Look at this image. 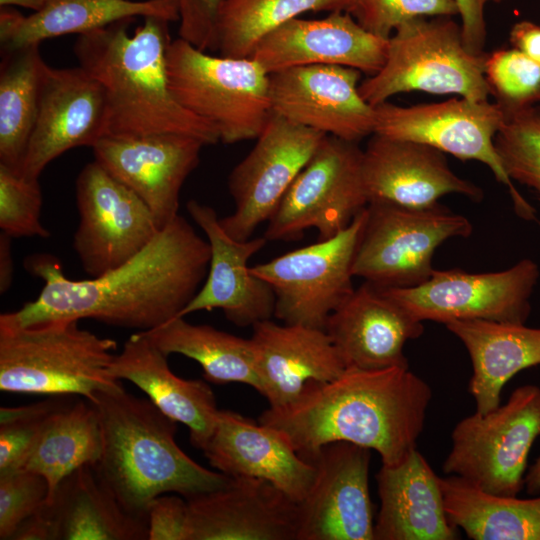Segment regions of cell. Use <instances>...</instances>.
Here are the masks:
<instances>
[{
  "mask_svg": "<svg viewBox=\"0 0 540 540\" xmlns=\"http://www.w3.org/2000/svg\"><path fill=\"white\" fill-rule=\"evenodd\" d=\"M209 261L207 239L181 215L137 255L97 277L72 280L56 257L34 254L24 266L43 281V287L35 300L2 313L0 322L30 326L94 319L148 331L179 316L203 284Z\"/></svg>",
  "mask_w": 540,
  "mask_h": 540,
  "instance_id": "1",
  "label": "cell"
},
{
  "mask_svg": "<svg viewBox=\"0 0 540 540\" xmlns=\"http://www.w3.org/2000/svg\"><path fill=\"white\" fill-rule=\"evenodd\" d=\"M431 399L429 384L409 368H346L333 380L309 383L293 402L267 408L258 421L305 460L345 441L375 450L382 465L394 466L417 449Z\"/></svg>",
  "mask_w": 540,
  "mask_h": 540,
  "instance_id": "2",
  "label": "cell"
},
{
  "mask_svg": "<svg viewBox=\"0 0 540 540\" xmlns=\"http://www.w3.org/2000/svg\"><path fill=\"white\" fill-rule=\"evenodd\" d=\"M143 19L132 35L128 29L135 19H125L78 35L74 43L79 66L104 87L106 136L181 134L204 145L220 142L216 128L181 105L170 89V21Z\"/></svg>",
  "mask_w": 540,
  "mask_h": 540,
  "instance_id": "3",
  "label": "cell"
},
{
  "mask_svg": "<svg viewBox=\"0 0 540 540\" xmlns=\"http://www.w3.org/2000/svg\"><path fill=\"white\" fill-rule=\"evenodd\" d=\"M102 430V454L94 469L123 508L147 519L150 502L176 493L185 499L223 487L229 476L192 460L176 443L177 422L149 398L124 386L89 399Z\"/></svg>",
  "mask_w": 540,
  "mask_h": 540,
  "instance_id": "4",
  "label": "cell"
},
{
  "mask_svg": "<svg viewBox=\"0 0 540 540\" xmlns=\"http://www.w3.org/2000/svg\"><path fill=\"white\" fill-rule=\"evenodd\" d=\"M117 342L54 320L30 326L0 322V390L91 399L123 387L109 373Z\"/></svg>",
  "mask_w": 540,
  "mask_h": 540,
  "instance_id": "5",
  "label": "cell"
},
{
  "mask_svg": "<svg viewBox=\"0 0 540 540\" xmlns=\"http://www.w3.org/2000/svg\"><path fill=\"white\" fill-rule=\"evenodd\" d=\"M485 58L466 49L461 26L451 17L414 18L396 28L383 66L360 82L359 92L372 106L411 91L488 101Z\"/></svg>",
  "mask_w": 540,
  "mask_h": 540,
  "instance_id": "6",
  "label": "cell"
},
{
  "mask_svg": "<svg viewBox=\"0 0 540 540\" xmlns=\"http://www.w3.org/2000/svg\"><path fill=\"white\" fill-rule=\"evenodd\" d=\"M167 71L175 98L211 123L220 142L256 139L272 115L270 74L251 57L214 56L177 38L168 49Z\"/></svg>",
  "mask_w": 540,
  "mask_h": 540,
  "instance_id": "7",
  "label": "cell"
},
{
  "mask_svg": "<svg viewBox=\"0 0 540 540\" xmlns=\"http://www.w3.org/2000/svg\"><path fill=\"white\" fill-rule=\"evenodd\" d=\"M540 436V387L516 388L504 405L463 418L451 434L443 471L497 496H518Z\"/></svg>",
  "mask_w": 540,
  "mask_h": 540,
  "instance_id": "8",
  "label": "cell"
},
{
  "mask_svg": "<svg viewBox=\"0 0 540 540\" xmlns=\"http://www.w3.org/2000/svg\"><path fill=\"white\" fill-rule=\"evenodd\" d=\"M472 229L466 217L440 204L411 209L369 203L353 275L380 289L420 285L435 270V250L450 238L468 237Z\"/></svg>",
  "mask_w": 540,
  "mask_h": 540,
  "instance_id": "9",
  "label": "cell"
},
{
  "mask_svg": "<svg viewBox=\"0 0 540 540\" xmlns=\"http://www.w3.org/2000/svg\"><path fill=\"white\" fill-rule=\"evenodd\" d=\"M368 205L363 150L357 142L326 135L268 220V241H296L308 229L319 240L347 228Z\"/></svg>",
  "mask_w": 540,
  "mask_h": 540,
  "instance_id": "10",
  "label": "cell"
},
{
  "mask_svg": "<svg viewBox=\"0 0 540 540\" xmlns=\"http://www.w3.org/2000/svg\"><path fill=\"white\" fill-rule=\"evenodd\" d=\"M365 220L366 208L335 236L251 267L274 293L275 317L324 329L330 314L355 289L353 261Z\"/></svg>",
  "mask_w": 540,
  "mask_h": 540,
  "instance_id": "11",
  "label": "cell"
},
{
  "mask_svg": "<svg viewBox=\"0 0 540 540\" xmlns=\"http://www.w3.org/2000/svg\"><path fill=\"white\" fill-rule=\"evenodd\" d=\"M374 110V133L426 144L461 160L482 162L507 186L518 215L534 219V209L515 189L494 146L504 119L497 103L461 97L403 107L386 101Z\"/></svg>",
  "mask_w": 540,
  "mask_h": 540,
  "instance_id": "12",
  "label": "cell"
},
{
  "mask_svg": "<svg viewBox=\"0 0 540 540\" xmlns=\"http://www.w3.org/2000/svg\"><path fill=\"white\" fill-rule=\"evenodd\" d=\"M539 274L536 262L523 259L498 272L434 270L420 285L381 290L422 322L481 319L525 324Z\"/></svg>",
  "mask_w": 540,
  "mask_h": 540,
  "instance_id": "13",
  "label": "cell"
},
{
  "mask_svg": "<svg viewBox=\"0 0 540 540\" xmlns=\"http://www.w3.org/2000/svg\"><path fill=\"white\" fill-rule=\"evenodd\" d=\"M76 203L79 224L73 248L89 277L125 263L160 231L145 202L95 160L77 176Z\"/></svg>",
  "mask_w": 540,
  "mask_h": 540,
  "instance_id": "14",
  "label": "cell"
},
{
  "mask_svg": "<svg viewBox=\"0 0 540 540\" xmlns=\"http://www.w3.org/2000/svg\"><path fill=\"white\" fill-rule=\"evenodd\" d=\"M325 136L272 113L251 151L229 175L234 210L219 219L225 232L245 241L268 222Z\"/></svg>",
  "mask_w": 540,
  "mask_h": 540,
  "instance_id": "15",
  "label": "cell"
},
{
  "mask_svg": "<svg viewBox=\"0 0 540 540\" xmlns=\"http://www.w3.org/2000/svg\"><path fill=\"white\" fill-rule=\"evenodd\" d=\"M371 449L336 441L307 459L313 483L297 503L296 540H374L369 493Z\"/></svg>",
  "mask_w": 540,
  "mask_h": 540,
  "instance_id": "16",
  "label": "cell"
},
{
  "mask_svg": "<svg viewBox=\"0 0 540 540\" xmlns=\"http://www.w3.org/2000/svg\"><path fill=\"white\" fill-rule=\"evenodd\" d=\"M361 71L339 65L298 66L269 75L273 114L325 135L358 142L374 133V106L359 92Z\"/></svg>",
  "mask_w": 540,
  "mask_h": 540,
  "instance_id": "17",
  "label": "cell"
},
{
  "mask_svg": "<svg viewBox=\"0 0 540 540\" xmlns=\"http://www.w3.org/2000/svg\"><path fill=\"white\" fill-rule=\"evenodd\" d=\"M104 87L81 66L48 67L36 122L20 174L38 179L47 165L76 147L106 136Z\"/></svg>",
  "mask_w": 540,
  "mask_h": 540,
  "instance_id": "18",
  "label": "cell"
},
{
  "mask_svg": "<svg viewBox=\"0 0 540 540\" xmlns=\"http://www.w3.org/2000/svg\"><path fill=\"white\" fill-rule=\"evenodd\" d=\"M203 146L187 135L153 134L104 136L92 150L96 162L145 202L162 230L179 215L182 186Z\"/></svg>",
  "mask_w": 540,
  "mask_h": 540,
  "instance_id": "19",
  "label": "cell"
},
{
  "mask_svg": "<svg viewBox=\"0 0 540 540\" xmlns=\"http://www.w3.org/2000/svg\"><path fill=\"white\" fill-rule=\"evenodd\" d=\"M186 210L206 236L210 261L203 284L178 317L220 309L238 327L270 319L274 315V293L248 265L268 240L264 236L245 241L232 238L220 225L215 209L197 200L188 201Z\"/></svg>",
  "mask_w": 540,
  "mask_h": 540,
  "instance_id": "20",
  "label": "cell"
},
{
  "mask_svg": "<svg viewBox=\"0 0 540 540\" xmlns=\"http://www.w3.org/2000/svg\"><path fill=\"white\" fill-rule=\"evenodd\" d=\"M363 150V181L369 203H387L411 209L439 204L444 195L457 193L473 200L482 191L457 176L444 153L426 144L376 133Z\"/></svg>",
  "mask_w": 540,
  "mask_h": 540,
  "instance_id": "21",
  "label": "cell"
},
{
  "mask_svg": "<svg viewBox=\"0 0 540 540\" xmlns=\"http://www.w3.org/2000/svg\"><path fill=\"white\" fill-rule=\"evenodd\" d=\"M186 500L188 540H296L297 503L265 480L229 477Z\"/></svg>",
  "mask_w": 540,
  "mask_h": 540,
  "instance_id": "22",
  "label": "cell"
},
{
  "mask_svg": "<svg viewBox=\"0 0 540 540\" xmlns=\"http://www.w3.org/2000/svg\"><path fill=\"white\" fill-rule=\"evenodd\" d=\"M388 40L364 29L351 14L292 19L264 37L251 58L268 74L308 65H339L370 76L383 66Z\"/></svg>",
  "mask_w": 540,
  "mask_h": 540,
  "instance_id": "23",
  "label": "cell"
},
{
  "mask_svg": "<svg viewBox=\"0 0 540 540\" xmlns=\"http://www.w3.org/2000/svg\"><path fill=\"white\" fill-rule=\"evenodd\" d=\"M346 368H409L408 340L419 337L422 321L381 289L365 282L330 314L324 327Z\"/></svg>",
  "mask_w": 540,
  "mask_h": 540,
  "instance_id": "24",
  "label": "cell"
},
{
  "mask_svg": "<svg viewBox=\"0 0 540 540\" xmlns=\"http://www.w3.org/2000/svg\"><path fill=\"white\" fill-rule=\"evenodd\" d=\"M202 451L219 472L265 480L296 503L306 496L315 476L314 466L277 430L230 410H219Z\"/></svg>",
  "mask_w": 540,
  "mask_h": 540,
  "instance_id": "25",
  "label": "cell"
},
{
  "mask_svg": "<svg viewBox=\"0 0 540 540\" xmlns=\"http://www.w3.org/2000/svg\"><path fill=\"white\" fill-rule=\"evenodd\" d=\"M250 338L260 394L277 408L293 402L311 382H327L346 369L325 329L277 324L270 319L253 326Z\"/></svg>",
  "mask_w": 540,
  "mask_h": 540,
  "instance_id": "26",
  "label": "cell"
},
{
  "mask_svg": "<svg viewBox=\"0 0 540 540\" xmlns=\"http://www.w3.org/2000/svg\"><path fill=\"white\" fill-rule=\"evenodd\" d=\"M160 350L143 332L132 334L116 353L109 373L145 392L165 415L189 430L192 445L203 450L215 428L219 410L215 395L201 380L175 375Z\"/></svg>",
  "mask_w": 540,
  "mask_h": 540,
  "instance_id": "27",
  "label": "cell"
},
{
  "mask_svg": "<svg viewBox=\"0 0 540 540\" xmlns=\"http://www.w3.org/2000/svg\"><path fill=\"white\" fill-rule=\"evenodd\" d=\"M380 509L374 540H454L440 477L415 449L401 463L382 465L376 474Z\"/></svg>",
  "mask_w": 540,
  "mask_h": 540,
  "instance_id": "28",
  "label": "cell"
},
{
  "mask_svg": "<svg viewBox=\"0 0 540 540\" xmlns=\"http://www.w3.org/2000/svg\"><path fill=\"white\" fill-rule=\"evenodd\" d=\"M158 16L179 20L177 0H47L28 16L12 7L0 9L1 53L67 34H85L112 23Z\"/></svg>",
  "mask_w": 540,
  "mask_h": 540,
  "instance_id": "29",
  "label": "cell"
},
{
  "mask_svg": "<svg viewBox=\"0 0 540 540\" xmlns=\"http://www.w3.org/2000/svg\"><path fill=\"white\" fill-rule=\"evenodd\" d=\"M445 326L470 356L469 392L478 413L499 407L506 383L518 372L540 365V328L481 319L456 320Z\"/></svg>",
  "mask_w": 540,
  "mask_h": 540,
  "instance_id": "30",
  "label": "cell"
},
{
  "mask_svg": "<svg viewBox=\"0 0 540 540\" xmlns=\"http://www.w3.org/2000/svg\"><path fill=\"white\" fill-rule=\"evenodd\" d=\"M56 540H144L147 519L127 512L85 465L65 477L46 503Z\"/></svg>",
  "mask_w": 540,
  "mask_h": 540,
  "instance_id": "31",
  "label": "cell"
},
{
  "mask_svg": "<svg viewBox=\"0 0 540 540\" xmlns=\"http://www.w3.org/2000/svg\"><path fill=\"white\" fill-rule=\"evenodd\" d=\"M102 444L96 408L86 398L71 396L45 419L21 469L47 480L49 501L65 477L82 466L97 464Z\"/></svg>",
  "mask_w": 540,
  "mask_h": 540,
  "instance_id": "32",
  "label": "cell"
},
{
  "mask_svg": "<svg viewBox=\"0 0 540 540\" xmlns=\"http://www.w3.org/2000/svg\"><path fill=\"white\" fill-rule=\"evenodd\" d=\"M449 521L473 540H540V496L486 493L461 477H440Z\"/></svg>",
  "mask_w": 540,
  "mask_h": 540,
  "instance_id": "33",
  "label": "cell"
},
{
  "mask_svg": "<svg viewBox=\"0 0 540 540\" xmlns=\"http://www.w3.org/2000/svg\"><path fill=\"white\" fill-rule=\"evenodd\" d=\"M141 332L166 355L181 354L198 362L207 381L247 384L261 392L250 339L207 324H192L184 317Z\"/></svg>",
  "mask_w": 540,
  "mask_h": 540,
  "instance_id": "34",
  "label": "cell"
},
{
  "mask_svg": "<svg viewBox=\"0 0 540 540\" xmlns=\"http://www.w3.org/2000/svg\"><path fill=\"white\" fill-rule=\"evenodd\" d=\"M40 44L2 52L0 65V164L20 172L36 122L48 65Z\"/></svg>",
  "mask_w": 540,
  "mask_h": 540,
  "instance_id": "35",
  "label": "cell"
},
{
  "mask_svg": "<svg viewBox=\"0 0 540 540\" xmlns=\"http://www.w3.org/2000/svg\"><path fill=\"white\" fill-rule=\"evenodd\" d=\"M354 0H225L217 22V51L230 58L250 57L258 43L307 12H348Z\"/></svg>",
  "mask_w": 540,
  "mask_h": 540,
  "instance_id": "36",
  "label": "cell"
},
{
  "mask_svg": "<svg viewBox=\"0 0 540 540\" xmlns=\"http://www.w3.org/2000/svg\"><path fill=\"white\" fill-rule=\"evenodd\" d=\"M494 146L507 176L536 191L540 201V106L503 111Z\"/></svg>",
  "mask_w": 540,
  "mask_h": 540,
  "instance_id": "37",
  "label": "cell"
},
{
  "mask_svg": "<svg viewBox=\"0 0 540 540\" xmlns=\"http://www.w3.org/2000/svg\"><path fill=\"white\" fill-rule=\"evenodd\" d=\"M485 79L503 111L540 102V64L518 49H499L486 54Z\"/></svg>",
  "mask_w": 540,
  "mask_h": 540,
  "instance_id": "38",
  "label": "cell"
},
{
  "mask_svg": "<svg viewBox=\"0 0 540 540\" xmlns=\"http://www.w3.org/2000/svg\"><path fill=\"white\" fill-rule=\"evenodd\" d=\"M43 197L38 179L0 164V228L12 238L50 237L41 222Z\"/></svg>",
  "mask_w": 540,
  "mask_h": 540,
  "instance_id": "39",
  "label": "cell"
},
{
  "mask_svg": "<svg viewBox=\"0 0 540 540\" xmlns=\"http://www.w3.org/2000/svg\"><path fill=\"white\" fill-rule=\"evenodd\" d=\"M72 395H57L37 403L1 407L0 475L21 469L48 415Z\"/></svg>",
  "mask_w": 540,
  "mask_h": 540,
  "instance_id": "40",
  "label": "cell"
},
{
  "mask_svg": "<svg viewBox=\"0 0 540 540\" xmlns=\"http://www.w3.org/2000/svg\"><path fill=\"white\" fill-rule=\"evenodd\" d=\"M349 14L367 31L388 40L401 24L418 17L459 15L455 0H354Z\"/></svg>",
  "mask_w": 540,
  "mask_h": 540,
  "instance_id": "41",
  "label": "cell"
},
{
  "mask_svg": "<svg viewBox=\"0 0 540 540\" xmlns=\"http://www.w3.org/2000/svg\"><path fill=\"white\" fill-rule=\"evenodd\" d=\"M49 485L40 474L18 469L0 475V539L11 540L19 525L48 501Z\"/></svg>",
  "mask_w": 540,
  "mask_h": 540,
  "instance_id": "42",
  "label": "cell"
},
{
  "mask_svg": "<svg viewBox=\"0 0 540 540\" xmlns=\"http://www.w3.org/2000/svg\"><path fill=\"white\" fill-rule=\"evenodd\" d=\"M225 0H177L179 38L202 51H217V22Z\"/></svg>",
  "mask_w": 540,
  "mask_h": 540,
  "instance_id": "43",
  "label": "cell"
},
{
  "mask_svg": "<svg viewBox=\"0 0 540 540\" xmlns=\"http://www.w3.org/2000/svg\"><path fill=\"white\" fill-rule=\"evenodd\" d=\"M148 540H188V502L180 495L155 497L147 510Z\"/></svg>",
  "mask_w": 540,
  "mask_h": 540,
  "instance_id": "44",
  "label": "cell"
},
{
  "mask_svg": "<svg viewBox=\"0 0 540 540\" xmlns=\"http://www.w3.org/2000/svg\"><path fill=\"white\" fill-rule=\"evenodd\" d=\"M461 17L462 40L466 49L476 55L483 54L486 41L485 6L488 2L503 0H455Z\"/></svg>",
  "mask_w": 540,
  "mask_h": 540,
  "instance_id": "45",
  "label": "cell"
},
{
  "mask_svg": "<svg viewBox=\"0 0 540 540\" xmlns=\"http://www.w3.org/2000/svg\"><path fill=\"white\" fill-rule=\"evenodd\" d=\"M11 540H56L54 524L46 504L19 525Z\"/></svg>",
  "mask_w": 540,
  "mask_h": 540,
  "instance_id": "46",
  "label": "cell"
},
{
  "mask_svg": "<svg viewBox=\"0 0 540 540\" xmlns=\"http://www.w3.org/2000/svg\"><path fill=\"white\" fill-rule=\"evenodd\" d=\"M510 43L540 64V26L527 20L517 22L510 31Z\"/></svg>",
  "mask_w": 540,
  "mask_h": 540,
  "instance_id": "47",
  "label": "cell"
},
{
  "mask_svg": "<svg viewBox=\"0 0 540 540\" xmlns=\"http://www.w3.org/2000/svg\"><path fill=\"white\" fill-rule=\"evenodd\" d=\"M12 237L1 232L0 235V292L4 294L11 287L14 273Z\"/></svg>",
  "mask_w": 540,
  "mask_h": 540,
  "instance_id": "48",
  "label": "cell"
},
{
  "mask_svg": "<svg viewBox=\"0 0 540 540\" xmlns=\"http://www.w3.org/2000/svg\"><path fill=\"white\" fill-rule=\"evenodd\" d=\"M524 488L529 495L540 494V456L530 466L525 474Z\"/></svg>",
  "mask_w": 540,
  "mask_h": 540,
  "instance_id": "49",
  "label": "cell"
},
{
  "mask_svg": "<svg viewBox=\"0 0 540 540\" xmlns=\"http://www.w3.org/2000/svg\"><path fill=\"white\" fill-rule=\"evenodd\" d=\"M47 0H0L1 7L20 6L37 12L46 4Z\"/></svg>",
  "mask_w": 540,
  "mask_h": 540,
  "instance_id": "50",
  "label": "cell"
}]
</instances>
